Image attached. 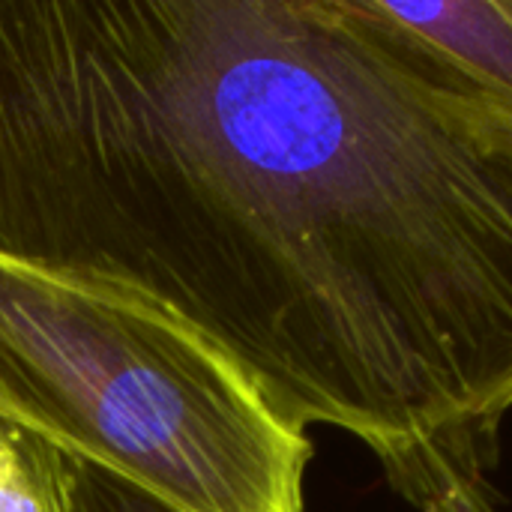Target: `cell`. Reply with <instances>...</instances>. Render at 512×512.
Wrapping results in <instances>:
<instances>
[{"label":"cell","instance_id":"277c9868","mask_svg":"<svg viewBox=\"0 0 512 512\" xmlns=\"http://www.w3.org/2000/svg\"><path fill=\"white\" fill-rule=\"evenodd\" d=\"M84 483H87V498H90L93 512H174L96 468H87Z\"/></svg>","mask_w":512,"mask_h":512},{"label":"cell","instance_id":"6da1fadb","mask_svg":"<svg viewBox=\"0 0 512 512\" xmlns=\"http://www.w3.org/2000/svg\"><path fill=\"white\" fill-rule=\"evenodd\" d=\"M0 417L174 512H303L315 447L210 342L0 255Z\"/></svg>","mask_w":512,"mask_h":512},{"label":"cell","instance_id":"3957f363","mask_svg":"<svg viewBox=\"0 0 512 512\" xmlns=\"http://www.w3.org/2000/svg\"><path fill=\"white\" fill-rule=\"evenodd\" d=\"M84 474L87 465L0 417V512H93Z\"/></svg>","mask_w":512,"mask_h":512},{"label":"cell","instance_id":"7a4b0ae2","mask_svg":"<svg viewBox=\"0 0 512 512\" xmlns=\"http://www.w3.org/2000/svg\"><path fill=\"white\" fill-rule=\"evenodd\" d=\"M381 3L474 81L512 102V0Z\"/></svg>","mask_w":512,"mask_h":512}]
</instances>
